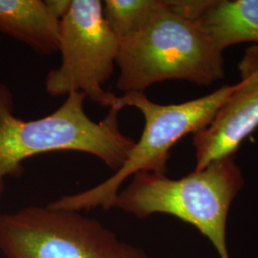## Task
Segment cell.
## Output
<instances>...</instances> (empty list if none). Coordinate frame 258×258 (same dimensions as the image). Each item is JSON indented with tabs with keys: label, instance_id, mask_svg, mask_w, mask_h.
I'll use <instances>...</instances> for the list:
<instances>
[{
	"label": "cell",
	"instance_id": "9",
	"mask_svg": "<svg viewBox=\"0 0 258 258\" xmlns=\"http://www.w3.org/2000/svg\"><path fill=\"white\" fill-rule=\"evenodd\" d=\"M62 0H0V33L25 43L40 54L59 48Z\"/></svg>",
	"mask_w": 258,
	"mask_h": 258
},
{
	"label": "cell",
	"instance_id": "3",
	"mask_svg": "<svg viewBox=\"0 0 258 258\" xmlns=\"http://www.w3.org/2000/svg\"><path fill=\"white\" fill-rule=\"evenodd\" d=\"M117 88L144 92L166 81L209 85L225 77L222 52L194 20L170 9L167 1L138 33L120 41Z\"/></svg>",
	"mask_w": 258,
	"mask_h": 258
},
{
	"label": "cell",
	"instance_id": "10",
	"mask_svg": "<svg viewBox=\"0 0 258 258\" xmlns=\"http://www.w3.org/2000/svg\"><path fill=\"white\" fill-rule=\"evenodd\" d=\"M164 0H105L103 17L120 41L134 36L160 9Z\"/></svg>",
	"mask_w": 258,
	"mask_h": 258
},
{
	"label": "cell",
	"instance_id": "8",
	"mask_svg": "<svg viewBox=\"0 0 258 258\" xmlns=\"http://www.w3.org/2000/svg\"><path fill=\"white\" fill-rule=\"evenodd\" d=\"M194 20L220 52L240 43L258 45V0H166Z\"/></svg>",
	"mask_w": 258,
	"mask_h": 258
},
{
	"label": "cell",
	"instance_id": "6",
	"mask_svg": "<svg viewBox=\"0 0 258 258\" xmlns=\"http://www.w3.org/2000/svg\"><path fill=\"white\" fill-rule=\"evenodd\" d=\"M58 51L62 60L47 75L48 94L60 97L83 93L104 107L119 105V96L103 89L117 64L120 40L103 17L102 1L70 2L60 20Z\"/></svg>",
	"mask_w": 258,
	"mask_h": 258
},
{
	"label": "cell",
	"instance_id": "7",
	"mask_svg": "<svg viewBox=\"0 0 258 258\" xmlns=\"http://www.w3.org/2000/svg\"><path fill=\"white\" fill-rule=\"evenodd\" d=\"M238 68L241 81L234 91L212 123L194 133L196 171L215 160L235 155L242 142L258 127V45L246 51Z\"/></svg>",
	"mask_w": 258,
	"mask_h": 258
},
{
	"label": "cell",
	"instance_id": "5",
	"mask_svg": "<svg viewBox=\"0 0 258 258\" xmlns=\"http://www.w3.org/2000/svg\"><path fill=\"white\" fill-rule=\"evenodd\" d=\"M5 258H148L80 212L30 206L0 215Z\"/></svg>",
	"mask_w": 258,
	"mask_h": 258
},
{
	"label": "cell",
	"instance_id": "1",
	"mask_svg": "<svg viewBox=\"0 0 258 258\" xmlns=\"http://www.w3.org/2000/svg\"><path fill=\"white\" fill-rule=\"evenodd\" d=\"M86 96L72 92L62 105L46 117L25 120L14 114L9 88L0 83V195L6 177H19L28 158L53 151H79L99 158L116 171L135 142L120 131L123 108L112 106L103 120H91L84 111Z\"/></svg>",
	"mask_w": 258,
	"mask_h": 258
},
{
	"label": "cell",
	"instance_id": "2",
	"mask_svg": "<svg viewBox=\"0 0 258 258\" xmlns=\"http://www.w3.org/2000/svg\"><path fill=\"white\" fill-rule=\"evenodd\" d=\"M120 190L114 207L145 219L165 213L188 223L206 236L221 258H230L227 222L232 201L244 186L236 156L223 157L181 179L138 172Z\"/></svg>",
	"mask_w": 258,
	"mask_h": 258
},
{
	"label": "cell",
	"instance_id": "4",
	"mask_svg": "<svg viewBox=\"0 0 258 258\" xmlns=\"http://www.w3.org/2000/svg\"><path fill=\"white\" fill-rule=\"evenodd\" d=\"M236 84L224 85L207 96L192 101L160 104L144 92L125 93L119 105L138 109L145 119L141 138L135 142L123 165L114 175L80 194L65 195L49 204L55 209L80 212L97 207L109 210L124 182L138 172L167 173L170 149L189 133H196L212 123L217 112L234 91Z\"/></svg>",
	"mask_w": 258,
	"mask_h": 258
}]
</instances>
